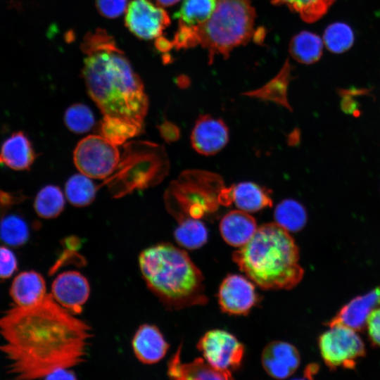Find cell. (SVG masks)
Listing matches in <instances>:
<instances>
[{
  "label": "cell",
  "instance_id": "cell-22",
  "mask_svg": "<svg viewBox=\"0 0 380 380\" xmlns=\"http://www.w3.org/2000/svg\"><path fill=\"white\" fill-rule=\"evenodd\" d=\"M174 237L181 246L194 250L203 246L208 240V230L199 219L186 217L179 220Z\"/></svg>",
  "mask_w": 380,
  "mask_h": 380
},
{
  "label": "cell",
  "instance_id": "cell-8",
  "mask_svg": "<svg viewBox=\"0 0 380 380\" xmlns=\"http://www.w3.org/2000/svg\"><path fill=\"white\" fill-rule=\"evenodd\" d=\"M197 348L210 365L231 373L239 367L244 353L242 343L233 334L221 329L207 331L200 338Z\"/></svg>",
  "mask_w": 380,
  "mask_h": 380
},
{
  "label": "cell",
  "instance_id": "cell-26",
  "mask_svg": "<svg viewBox=\"0 0 380 380\" xmlns=\"http://www.w3.org/2000/svg\"><path fill=\"white\" fill-rule=\"evenodd\" d=\"M65 205L63 194L56 186L47 185L37 194L34 208L37 214L43 218L51 219L58 216Z\"/></svg>",
  "mask_w": 380,
  "mask_h": 380
},
{
  "label": "cell",
  "instance_id": "cell-7",
  "mask_svg": "<svg viewBox=\"0 0 380 380\" xmlns=\"http://www.w3.org/2000/svg\"><path fill=\"white\" fill-rule=\"evenodd\" d=\"M73 159L81 173L95 179L110 176L120 162L116 145L101 135H89L77 145Z\"/></svg>",
  "mask_w": 380,
  "mask_h": 380
},
{
  "label": "cell",
  "instance_id": "cell-16",
  "mask_svg": "<svg viewBox=\"0 0 380 380\" xmlns=\"http://www.w3.org/2000/svg\"><path fill=\"white\" fill-rule=\"evenodd\" d=\"M181 346L171 357L167 364V374L173 379H232V373L221 371L205 360L198 357L191 362L182 363L180 360Z\"/></svg>",
  "mask_w": 380,
  "mask_h": 380
},
{
  "label": "cell",
  "instance_id": "cell-28",
  "mask_svg": "<svg viewBox=\"0 0 380 380\" xmlns=\"http://www.w3.org/2000/svg\"><path fill=\"white\" fill-rule=\"evenodd\" d=\"M2 217L0 220V241L13 247L24 245L30 236L26 221L20 215L14 214Z\"/></svg>",
  "mask_w": 380,
  "mask_h": 380
},
{
  "label": "cell",
  "instance_id": "cell-30",
  "mask_svg": "<svg viewBox=\"0 0 380 380\" xmlns=\"http://www.w3.org/2000/svg\"><path fill=\"white\" fill-rule=\"evenodd\" d=\"M353 39V32L349 26L344 23H336L325 30L323 42L329 51L340 53L352 46Z\"/></svg>",
  "mask_w": 380,
  "mask_h": 380
},
{
  "label": "cell",
  "instance_id": "cell-11",
  "mask_svg": "<svg viewBox=\"0 0 380 380\" xmlns=\"http://www.w3.org/2000/svg\"><path fill=\"white\" fill-rule=\"evenodd\" d=\"M51 294L58 304L76 315L82 311V307L89 297V283L80 272L66 271L55 278Z\"/></svg>",
  "mask_w": 380,
  "mask_h": 380
},
{
  "label": "cell",
  "instance_id": "cell-17",
  "mask_svg": "<svg viewBox=\"0 0 380 380\" xmlns=\"http://www.w3.org/2000/svg\"><path fill=\"white\" fill-rule=\"evenodd\" d=\"M35 157L31 141L21 131L13 133L0 148V164L14 170H29Z\"/></svg>",
  "mask_w": 380,
  "mask_h": 380
},
{
  "label": "cell",
  "instance_id": "cell-35",
  "mask_svg": "<svg viewBox=\"0 0 380 380\" xmlns=\"http://www.w3.org/2000/svg\"><path fill=\"white\" fill-rule=\"evenodd\" d=\"M366 326L372 343L380 347V306L371 312Z\"/></svg>",
  "mask_w": 380,
  "mask_h": 380
},
{
  "label": "cell",
  "instance_id": "cell-25",
  "mask_svg": "<svg viewBox=\"0 0 380 380\" xmlns=\"http://www.w3.org/2000/svg\"><path fill=\"white\" fill-rule=\"evenodd\" d=\"M142 127L122 118L103 115L100 131L101 136L118 146L125 143L128 139L138 135Z\"/></svg>",
  "mask_w": 380,
  "mask_h": 380
},
{
  "label": "cell",
  "instance_id": "cell-37",
  "mask_svg": "<svg viewBox=\"0 0 380 380\" xmlns=\"http://www.w3.org/2000/svg\"><path fill=\"white\" fill-rule=\"evenodd\" d=\"M174 129H176V127L170 123H167V122H165L164 124H163L160 127V132H161V134L163 135V137L167 139V140H170V141H173L175 140L177 135L172 133V132H170L171 130Z\"/></svg>",
  "mask_w": 380,
  "mask_h": 380
},
{
  "label": "cell",
  "instance_id": "cell-29",
  "mask_svg": "<svg viewBox=\"0 0 380 380\" xmlns=\"http://www.w3.org/2000/svg\"><path fill=\"white\" fill-rule=\"evenodd\" d=\"M335 0H272L276 5H286L307 23L322 17Z\"/></svg>",
  "mask_w": 380,
  "mask_h": 380
},
{
  "label": "cell",
  "instance_id": "cell-3",
  "mask_svg": "<svg viewBox=\"0 0 380 380\" xmlns=\"http://www.w3.org/2000/svg\"><path fill=\"white\" fill-rule=\"evenodd\" d=\"M232 258L241 271L263 289H291L304 274L293 238L275 222L258 227L252 238L233 253Z\"/></svg>",
  "mask_w": 380,
  "mask_h": 380
},
{
  "label": "cell",
  "instance_id": "cell-36",
  "mask_svg": "<svg viewBox=\"0 0 380 380\" xmlns=\"http://www.w3.org/2000/svg\"><path fill=\"white\" fill-rule=\"evenodd\" d=\"M22 200L20 194H11L0 189V216H3L14 205Z\"/></svg>",
  "mask_w": 380,
  "mask_h": 380
},
{
  "label": "cell",
  "instance_id": "cell-2",
  "mask_svg": "<svg viewBox=\"0 0 380 380\" xmlns=\"http://www.w3.org/2000/svg\"><path fill=\"white\" fill-rule=\"evenodd\" d=\"M86 55L82 76L87 91L104 116L143 126L148 97L139 75L105 30L89 32L82 43Z\"/></svg>",
  "mask_w": 380,
  "mask_h": 380
},
{
  "label": "cell",
  "instance_id": "cell-21",
  "mask_svg": "<svg viewBox=\"0 0 380 380\" xmlns=\"http://www.w3.org/2000/svg\"><path fill=\"white\" fill-rule=\"evenodd\" d=\"M323 42L321 38L310 32H301L291 41L289 52L291 56L304 64L317 61L322 56Z\"/></svg>",
  "mask_w": 380,
  "mask_h": 380
},
{
  "label": "cell",
  "instance_id": "cell-6",
  "mask_svg": "<svg viewBox=\"0 0 380 380\" xmlns=\"http://www.w3.org/2000/svg\"><path fill=\"white\" fill-rule=\"evenodd\" d=\"M318 339L320 354L331 369H353L365 354L364 343L356 331L343 325H334Z\"/></svg>",
  "mask_w": 380,
  "mask_h": 380
},
{
  "label": "cell",
  "instance_id": "cell-13",
  "mask_svg": "<svg viewBox=\"0 0 380 380\" xmlns=\"http://www.w3.org/2000/svg\"><path fill=\"white\" fill-rule=\"evenodd\" d=\"M261 362L268 375L274 379H284L296 371L300 362V357L298 350L292 344L274 341L264 348Z\"/></svg>",
  "mask_w": 380,
  "mask_h": 380
},
{
  "label": "cell",
  "instance_id": "cell-20",
  "mask_svg": "<svg viewBox=\"0 0 380 380\" xmlns=\"http://www.w3.org/2000/svg\"><path fill=\"white\" fill-rule=\"evenodd\" d=\"M229 197L239 210L248 213L258 211L272 204L265 189L252 182H242L230 188Z\"/></svg>",
  "mask_w": 380,
  "mask_h": 380
},
{
  "label": "cell",
  "instance_id": "cell-23",
  "mask_svg": "<svg viewBox=\"0 0 380 380\" xmlns=\"http://www.w3.org/2000/svg\"><path fill=\"white\" fill-rule=\"evenodd\" d=\"M275 223L286 231L301 230L307 222V213L300 203L292 199L282 201L274 210Z\"/></svg>",
  "mask_w": 380,
  "mask_h": 380
},
{
  "label": "cell",
  "instance_id": "cell-9",
  "mask_svg": "<svg viewBox=\"0 0 380 380\" xmlns=\"http://www.w3.org/2000/svg\"><path fill=\"white\" fill-rule=\"evenodd\" d=\"M170 23L167 13L149 0H133L126 9V26L143 39L159 37Z\"/></svg>",
  "mask_w": 380,
  "mask_h": 380
},
{
  "label": "cell",
  "instance_id": "cell-15",
  "mask_svg": "<svg viewBox=\"0 0 380 380\" xmlns=\"http://www.w3.org/2000/svg\"><path fill=\"white\" fill-rule=\"evenodd\" d=\"M132 346L138 360L146 365L160 361L169 348V344L159 329L148 324L138 328L132 338Z\"/></svg>",
  "mask_w": 380,
  "mask_h": 380
},
{
  "label": "cell",
  "instance_id": "cell-14",
  "mask_svg": "<svg viewBox=\"0 0 380 380\" xmlns=\"http://www.w3.org/2000/svg\"><path fill=\"white\" fill-rule=\"evenodd\" d=\"M379 306L380 285L352 299L327 324L329 327L343 325L356 331L362 330L371 312Z\"/></svg>",
  "mask_w": 380,
  "mask_h": 380
},
{
  "label": "cell",
  "instance_id": "cell-19",
  "mask_svg": "<svg viewBox=\"0 0 380 380\" xmlns=\"http://www.w3.org/2000/svg\"><path fill=\"white\" fill-rule=\"evenodd\" d=\"M10 295L18 306L34 305L46 295L44 279L35 271H24L13 279L10 288Z\"/></svg>",
  "mask_w": 380,
  "mask_h": 380
},
{
  "label": "cell",
  "instance_id": "cell-34",
  "mask_svg": "<svg viewBox=\"0 0 380 380\" xmlns=\"http://www.w3.org/2000/svg\"><path fill=\"white\" fill-rule=\"evenodd\" d=\"M18 261L13 251L0 246V279L11 277L17 270Z\"/></svg>",
  "mask_w": 380,
  "mask_h": 380
},
{
  "label": "cell",
  "instance_id": "cell-38",
  "mask_svg": "<svg viewBox=\"0 0 380 380\" xmlns=\"http://www.w3.org/2000/svg\"><path fill=\"white\" fill-rule=\"evenodd\" d=\"M180 0H156L158 4L163 6H170L175 4Z\"/></svg>",
  "mask_w": 380,
  "mask_h": 380
},
{
  "label": "cell",
  "instance_id": "cell-12",
  "mask_svg": "<svg viewBox=\"0 0 380 380\" xmlns=\"http://www.w3.org/2000/svg\"><path fill=\"white\" fill-rule=\"evenodd\" d=\"M229 139L228 128L219 118L201 115L191 134L193 148L200 154L214 155L222 149Z\"/></svg>",
  "mask_w": 380,
  "mask_h": 380
},
{
  "label": "cell",
  "instance_id": "cell-4",
  "mask_svg": "<svg viewBox=\"0 0 380 380\" xmlns=\"http://www.w3.org/2000/svg\"><path fill=\"white\" fill-rule=\"evenodd\" d=\"M138 261L148 289L167 308L177 310L208 302L204 277L184 250L160 243L143 250Z\"/></svg>",
  "mask_w": 380,
  "mask_h": 380
},
{
  "label": "cell",
  "instance_id": "cell-27",
  "mask_svg": "<svg viewBox=\"0 0 380 380\" xmlns=\"http://www.w3.org/2000/svg\"><path fill=\"white\" fill-rule=\"evenodd\" d=\"M65 196L75 206H85L95 198L96 187L90 177L81 173L70 177L65 184Z\"/></svg>",
  "mask_w": 380,
  "mask_h": 380
},
{
  "label": "cell",
  "instance_id": "cell-5",
  "mask_svg": "<svg viewBox=\"0 0 380 380\" xmlns=\"http://www.w3.org/2000/svg\"><path fill=\"white\" fill-rule=\"evenodd\" d=\"M255 18L249 0H217L216 8L206 21L195 26L179 25L170 43L178 49L201 45L208 49L211 64L215 55L227 58L234 48L249 41Z\"/></svg>",
  "mask_w": 380,
  "mask_h": 380
},
{
  "label": "cell",
  "instance_id": "cell-33",
  "mask_svg": "<svg viewBox=\"0 0 380 380\" xmlns=\"http://www.w3.org/2000/svg\"><path fill=\"white\" fill-rule=\"evenodd\" d=\"M127 0H96L100 14L108 18H115L127 9Z\"/></svg>",
  "mask_w": 380,
  "mask_h": 380
},
{
  "label": "cell",
  "instance_id": "cell-32",
  "mask_svg": "<svg viewBox=\"0 0 380 380\" xmlns=\"http://www.w3.org/2000/svg\"><path fill=\"white\" fill-rule=\"evenodd\" d=\"M65 124L72 132L82 134L89 132L94 125V116L91 109L82 103L70 106L65 113Z\"/></svg>",
  "mask_w": 380,
  "mask_h": 380
},
{
  "label": "cell",
  "instance_id": "cell-18",
  "mask_svg": "<svg viewBox=\"0 0 380 380\" xmlns=\"http://www.w3.org/2000/svg\"><path fill=\"white\" fill-rule=\"evenodd\" d=\"M255 220L248 212L236 210L227 213L220 223V232L224 241L234 247L245 245L257 230Z\"/></svg>",
  "mask_w": 380,
  "mask_h": 380
},
{
  "label": "cell",
  "instance_id": "cell-10",
  "mask_svg": "<svg viewBox=\"0 0 380 380\" xmlns=\"http://www.w3.org/2000/svg\"><path fill=\"white\" fill-rule=\"evenodd\" d=\"M217 296L222 310L231 315H246L258 302L253 283L240 274L227 275Z\"/></svg>",
  "mask_w": 380,
  "mask_h": 380
},
{
  "label": "cell",
  "instance_id": "cell-1",
  "mask_svg": "<svg viewBox=\"0 0 380 380\" xmlns=\"http://www.w3.org/2000/svg\"><path fill=\"white\" fill-rule=\"evenodd\" d=\"M91 328L51 294L39 303L16 306L0 316V353L15 379H49L58 370L86 360Z\"/></svg>",
  "mask_w": 380,
  "mask_h": 380
},
{
  "label": "cell",
  "instance_id": "cell-31",
  "mask_svg": "<svg viewBox=\"0 0 380 380\" xmlns=\"http://www.w3.org/2000/svg\"><path fill=\"white\" fill-rule=\"evenodd\" d=\"M286 66L285 65L284 67V70H281L277 77L265 86L246 94L274 101L290 109L291 108L286 99V87L288 84L286 77L289 75V71L286 70Z\"/></svg>",
  "mask_w": 380,
  "mask_h": 380
},
{
  "label": "cell",
  "instance_id": "cell-24",
  "mask_svg": "<svg viewBox=\"0 0 380 380\" xmlns=\"http://www.w3.org/2000/svg\"><path fill=\"white\" fill-rule=\"evenodd\" d=\"M217 0H184L175 14L179 25L195 26L206 21L213 14Z\"/></svg>",
  "mask_w": 380,
  "mask_h": 380
}]
</instances>
